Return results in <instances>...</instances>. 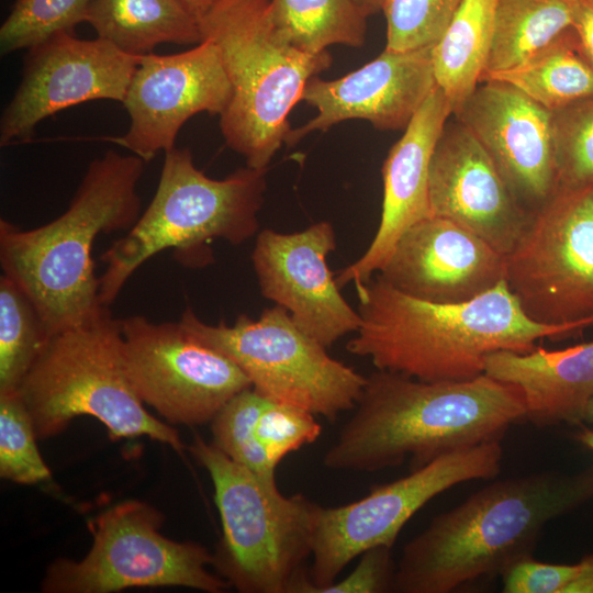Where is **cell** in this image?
<instances>
[{"label":"cell","mask_w":593,"mask_h":593,"mask_svg":"<svg viewBox=\"0 0 593 593\" xmlns=\"http://www.w3.org/2000/svg\"><path fill=\"white\" fill-rule=\"evenodd\" d=\"M86 22L121 52L144 56L159 44L198 45L199 18L180 0H92Z\"/></svg>","instance_id":"cell-23"},{"label":"cell","mask_w":593,"mask_h":593,"mask_svg":"<svg viewBox=\"0 0 593 593\" xmlns=\"http://www.w3.org/2000/svg\"><path fill=\"white\" fill-rule=\"evenodd\" d=\"M163 514L147 503L125 501L89 522L87 556L53 562L42 582L46 593H110L130 588L183 586L221 593L230 584L208 570L213 555L193 541H175L159 529Z\"/></svg>","instance_id":"cell-10"},{"label":"cell","mask_w":593,"mask_h":593,"mask_svg":"<svg viewBox=\"0 0 593 593\" xmlns=\"http://www.w3.org/2000/svg\"><path fill=\"white\" fill-rule=\"evenodd\" d=\"M428 197L432 215L455 222L503 256L514 247L532 215L482 145L454 115L432 156Z\"/></svg>","instance_id":"cell-18"},{"label":"cell","mask_w":593,"mask_h":593,"mask_svg":"<svg viewBox=\"0 0 593 593\" xmlns=\"http://www.w3.org/2000/svg\"><path fill=\"white\" fill-rule=\"evenodd\" d=\"M432 49H384L338 79L312 77L302 101L317 113L304 125L291 128L286 144L292 146L312 132L353 119L367 120L378 130H404L437 86Z\"/></svg>","instance_id":"cell-19"},{"label":"cell","mask_w":593,"mask_h":593,"mask_svg":"<svg viewBox=\"0 0 593 593\" xmlns=\"http://www.w3.org/2000/svg\"><path fill=\"white\" fill-rule=\"evenodd\" d=\"M385 0H355L362 12L369 16L382 10Z\"/></svg>","instance_id":"cell-39"},{"label":"cell","mask_w":593,"mask_h":593,"mask_svg":"<svg viewBox=\"0 0 593 593\" xmlns=\"http://www.w3.org/2000/svg\"><path fill=\"white\" fill-rule=\"evenodd\" d=\"M119 321L127 377L141 400L169 423H209L251 387L232 360L197 340L180 322L156 323L143 315Z\"/></svg>","instance_id":"cell-13"},{"label":"cell","mask_w":593,"mask_h":593,"mask_svg":"<svg viewBox=\"0 0 593 593\" xmlns=\"http://www.w3.org/2000/svg\"><path fill=\"white\" fill-rule=\"evenodd\" d=\"M575 0H499L483 81L528 60L572 26Z\"/></svg>","instance_id":"cell-25"},{"label":"cell","mask_w":593,"mask_h":593,"mask_svg":"<svg viewBox=\"0 0 593 593\" xmlns=\"http://www.w3.org/2000/svg\"><path fill=\"white\" fill-rule=\"evenodd\" d=\"M578 571L575 564H558L521 559L501 575L504 593H564Z\"/></svg>","instance_id":"cell-35"},{"label":"cell","mask_w":593,"mask_h":593,"mask_svg":"<svg viewBox=\"0 0 593 593\" xmlns=\"http://www.w3.org/2000/svg\"><path fill=\"white\" fill-rule=\"evenodd\" d=\"M269 14L279 36L309 54L366 40L368 16L355 0H270Z\"/></svg>","instance_id":"cell-27"},{"label":"cell","mask_w":593,"mask_h":593,"mask_svg":"<svg viewBox=\"0 0 593 593\" xmlns=\"http://www.w3.org/2000/svg\"><path fill=\"white\" fill-rule=\"evenodd\" d=\"M335 248L334 227L323 221L294 233L265 228L251 254L262 296L284 307L302 332L326 348L361 323L327 266Z\"/></svg>","instance_id":"cell-16"},{"label":"cell","mask_w":593,"mask_h":593,"mask_svg":"<svg viewBox=\"0 0 593 593\" xmlns=\"http://www.w3.org/2000/svg\"><path fill=\"white\" fill-rule=\"evenodd\" d=\"M572 27L583 56L593 68V0H575Z\"/></svg>","instance_id":"cell-37"},{"label":"cell","mask_w":593,"mask_h":593,"mask_svg":"<svg viewBox=\"0 0 593 593\" xmlns=\"http://www.w3.org/2000/svg\"><path fill=\"white\" fill-rule=\"evenodd\" d=\"M574 437L584 447L593 450V429L582 428L574 435Z\"/></svg>","instance_id":"cell-41"},{"label":"cell","mask_w":593,"mask_h":593,"mask_svg":"<svg viewBox=\"0 0 593 593\" xmlns=\"http://www.w3.org/2000/svg\"><path fill=\"white\" fill-rule=\"evenodd\" d=\"M321 432L313 413L270 400L256 424L257 438L276 468L288 454L314 443Z\"/></svg>","instance_id":"cell-34"},{"label":"cell","mask_w":593,"mask_h":593,"mask_svg":"<svg viewBox=\"0 0 593 593\" xmlns=\"http://www.w3.org/2000/svg\"><path fill=\"white\" fill-rule=\"evenodd\" d=\"M525 414L521 390L486 374L429 382L378 369L323 465L374 472L410 461L413 471L446 454L502 440Z\"/></svg>","instance_id":"cell-2"},{"label":"cell","mask_w":593,"mask_h":593,"mask_svg":"<svg viewBox=\"0 0 593 593\" xmlns=\"http://www.w3.org/2000/svg\"><path fill=\"white\" fill-rule=\"evenodd\" d=\"M190 451L214 488L222 538L213 567L242 593H305L311 584L318 504L303 494L286 496L266 481L194 436Z\"/></svg>","instance_id":"cell-7"},{"label":"cell","mask_w":593,"mask_h":593,"mask_svg":"<svg viewBox=\"0 0 593 593\" xmlns=\"http://www.w3.org/2000/svg\"><path fill=\"white\" fill-rule=\"evenodd\" d=\"M92 0H15L0 27V52L8 55L86 22Z\"/></svg>","instance_id":"cell-30"},{"label":"cell","mask_w":593,"mask_h":593,"mask_svg":"<svg viewBox=\"0 0 593 593\" xmlns=\"http://www.w3.org/2000/svg\"><path fill=\"white\" fill-rule=\"evenodd\" d=\"M139 60L100 37L82 40L71 32L30 47L21 82L0 118V145L30 141L40 122L69 107L123 102Z\"/></svg>","instance_id":"cell-14"},{"label":"cell","mask_w":593,"mask_h":593,"mask_svg":"<svg viewBox=\"0 0 593 593\" xmlns=\"http://www.w3.org/2000/svg\"><path fill=\"white\" fill-rule=\"evenodd\" d=\"M465 0H385V49L403 52L434 46Z\"/></svg>","instance_id":"cell-33"},{"label":"cell","mask_w":593,"mask_h":593,"mask_svg":"<svg viewBox=\"0 0 593 593\" xmlns=\"http://www.w3.org/2000/svg\"><path fill=\"white\" fill-rule=\"evenodd\" d=\"M451 115L447 98L436 86L404 128L402 137L390 148L382 166L383 201L379 227L366 251L335 277L340 289L370 280L400 236L416 222L432 215L429 166Z\"/></svg>","instance_id":"cell-21"},{"label":"cell","mask_w":593,"mask_h":593,"mask_svg":"<svg viewBox=\"0 0 593 593\" xmlns=\"http://www.w3.org/2000/svg\"><path fill=\"white\" fill-rule=\"evenodd\" d=\"M593 500V465L494 481L403 548L392 592L450 593L533 556L545 527Z\"/></svg>","instance_id":"cell-3"},{"label":"cell","mask_w":593,"mask_h":593,"mask_svg":"<svg viewBox=\"0 0 593 593\" xmlns=\"http://www.w3.org/2000/svg\"><path fill=\"white\" fill-rule=\"evenodd\" d=\"M484 374L518 388L525 418L538 427L584 422L593 399V342L560 350L489 354Z\"/></svg>","instance_id":"cell-22"},{"label":"cell","mask_w":593,"mask_h":593,"mask_svg":"<svg viewBox=\"0 0 593 593\" xmlns=\"http://www.w3.org/2000/svg\"><path fill=\"white\" fill-rule=\"evenodd\" d=\"M478 139L529 212L558 190L552 113L501 80H484L452 114Z\"/></svg>","instance_id":"cell-17"},{"label":"cell","mask_w":593,"mask_h":593,"mask_svg":"<svg viewBox=\"0 0 593 593\" xmlns=\"http://www.w3.org/2000/svg\"><path fill=\"white\" fill-rule=\"evenodd\" d=\"M179 322L197 340L232 360L264 398L331 422L354 410L367 381L331 357L277 304L264 310L258 320L240 314L233 325L206 324L190 307Z\"/></svg>","instance_id":"cell-9"},{"label":"cell","mask_w":593,"mask_h":593,"mask_svg":"<svg viewBox=\"0 0 593 593\" xmlns=\"http://www.w3.org/2000/svg\"><path fill=\"white\" fill-rule=\"evenodd\" d=\"M504 281L547 325L593 318V186L558 188L504 256Z\"/></svg>","instance_id":"cell-12"},{"label":"cell","mask_w":593,"mask_h":593,"mask_svg":"<svg viewBox=\"0 0 593 593\" xmlns=\"http://www.w3.org/2000/svg\"><path fill=\"white\" fill-rule=\"evenodd\" d=\"M145 161L107 150L93 159L68 206L31 230L0 220V265L32 301L51 336L109 307L100 302L92 247L100 234L128 231L141 215L137 184Z\"/></svg>","instance_id":"cell-4"},{"label":"cell","mask_w":593,"mask_h":593,"mask_svg":"<svg viewBox=\"0 0 593 593\" xmlns=\"http://www.w3.org/2000/svg\"><path fill=\"white\" fill-rule=\"evenodd\" d=\"M251 387L234 395L211 421L212 444L259 478L276 481V467L256 435L258 417L268 403Z\"/></svg>","instance_id":"cell-29"},{"label":"cell","mask_w":593,"mask_h":593,"mask_svg":"<svg viewBox=\"0 0 593 593\" xmlns=\"http://www.w3.org/2000/svg\"><path fill=\"white\" fill-rule=\"evenodd\" d=\"M270 0H217L200 14L203 40L219 48L232 97L220 115L226 145L246 166L267 169L291 131L288 115L307 81L327 69L332 56L302 52L276 32Z\"/></svg>","instance_id":"cell-6"},{"label":"cell","mask_w":593,"mask_h":593,"mask_svg":"<svg viewBox=\"0 0 593 593\" xmlns=\"http://www.w3.org/2000/svg\"><path fill=\"white\" fill-rule=\"evenodd\" d=\"M491 79L510 83L551 112L593 97V68L572 26L525 63L484 80Z\"/></svg>","instance_id":"cell-26"},{"label":"cell","mask_w":593,"mask_h":593,"mask_svg":"<svg viewBox=\"0 0 593 593\" xmlns=\"http://www.w3.org/2000/svg\"><path fill=\"white\" fill-rule=\"evenodd\" d=\"M18 392L37 439L90 415L113 440L146 436L179 452L184 449L177 430L149 414L134 390L123 362L120 321L110 310L52 336Z\"/></svg>","instance_id":"cell-8"},{"label":"cell","mask_w":593,"mask_h":593,"mask_svg":"<svg viewBox=\"0 0 593 593\" xmlns=\"http://www.w3.org/2000/svg\"><path fill=\"white\" fill-rule=\"evenodd\" d=\"M29 411L18 391L0 393V475L19 484L51 479Z\"/></svg>","instance_id":"cell-31"},{"label":"cell","mask_w":593,"mask_h":593,"mask_svg":"<svg viewBox=\"0 0 593 593\" xmlns=\"http://www.w3.org/2000/svg\"><path fill=\"white\" fill-rule=\"evenodd\" d=\"M52 338L35 305L7 276L0 278V393L18 391Z\"/></svg>","instance_id":"cell-28"},{"label":"cell","mask_w":593,"mask_h":593,"mask_svg":"<svg viewBox=\"0 0 593 593\" xmlns=\"http://www.w3.org/2000/svg\"><path fill=\"white\" fill-rule=\"evenodd\" d=\"M186 7H188L197 16L206 11L217 0H180Z\"/></svg>","instance_id":"cell-40"},{"label":"cell","mask_w":593,"mask_h":593,"mask_svg":"<svg viewBox=\"0 0 593 593\" xmlns=\"http://www.w3.org/2000/svg\"><path fill=\"white\" fill-rule=\"evenodd\" d=\"M584 422L593 424V399L588 404Z\"/></svg>","instance_id":"cell-42"},{"label":"cell","mask_w":593,"mask_h":593,"mask_svg":"<svg viewBox=\"0 0 593 593\" xmlns=\"http://www.w3.org/2000/svg\"><path fill=\"white\" fill-rule=\"evenodd\" d=\"M359 557L358 564L345 579L334 581L318 593L392 592L396 571L392 547H372Z\"/></svg>","instance_id":"cell-36"},{"label":"cell","mask_w":593,"mask_h":593,"mask_svg":"<svg viewBox=\"0 0 593 593\" xmlns=\"http://www.w3.org/2000/svg\"><path fill=\"white\" fill-rule=\"evenodd\" d=\"M377 273L413 298L459 303L504 281V256L455 222L430 215L400 236Z\"/></svg>","instance_id":"cell-20"},{"label":"cell","mask_w":593,"mask_h":593,"mask_svg":"<svg viewBox=\"0 0 593 593\" xmlns=\"http://www.w3.org/2000/svg\"><path fill=\"white\" fill-rule=\"evenodd\" d=\"M361 317L347 350L379 370L422 381H467L484 374L494 351L525 354L544 338H564L593 326V318L547 325L530 320L502 281L459 303H436L404 294L378 273L356 286Z\"/></svg>","instance_id":"cell-1"},{"label":"cell","mask_w":593,"mask_h":593,"mask_svg":"<svg viewBox=\"0 0 593 593\" xmlns=\"http://www.w3.org/2000/svg\"><path fill=\"white\" fill-rule=\"evenodd\" d=\"M156 192L126 235L101 256L99 298L109 307L131 276L149 258L174 248L187 266L212 260L209 244L223 239L240 245L258 231L257 214L266 190L267 169L246 166L224 179L198 169L188 148L164 153Z\"/></svg>","instance_id":"cell-5"},{"label":"cell","mask_w":593,"mask_h":593,"mask_svg":"<svg viewBox=\"0 0 593 593\" xmlns=\"http://www.w3.org/2000/svg\"><path fill=\"white\" fill-rule=\"evenodd\" d=\"M497 1L465 0L433 46L436 83L447 98L452 114L482 80L492 44Z\"/></svg>","instance_id":"cell-24"},{"label":"cell","mask_w":593,"mask_h":593,"mask_svg":"<svg viewBox=\"0 0 593 593\" xmlns=\"http://www.w3.org/2000/svg\"><path fill=\"white\" fill-rule=\"evenodd\" d=\"M502 460L501 440L488 441L440 456L403 478L373 488L355 502L336 507L320 505L306 593H318L336 581L366 550L393 547L404 525L435 496L460 483L495 478Z\"/></svg>","instance_id":"cell-11"},{"label":"cell","mask_w":593,"mask_h":593,"mask_svg":"<svg viewBox=\"0 0 593 593\" xmlns=\"http://www.w3.org/2000/svg\"><path fill=\"white\" fill-rule=\"evenodd\" d=\"M564 593H593V552L578 562V571Z\"/></svg>","instance_id":"cell-38"},{"label":"cell","mask_w":593,"mask_h":593,"mask_svg":"<svg viewBox=\"0 0 593 593\" xmlns=\"http://www.w3.org/2000/svg\"><path fill=\"white\" fill-rule=\"evenodd\" d=\"M231 97L220 51L210 40L177 54L141 56L122 102L130 127L109 139L148 163L175 147L189 119L201 112L221 115Z\"/></svg>","instance_id":"cell-15"},{"label":"cell","mask_w":593,"mask_h":593,"mask_svg":"<svg viewBox=\"0 0 593 593\" xmlns=\"http://www.w3.org/2000/svg\"><path fill=\"white\" fill-rule=\"evenodd\" d=\"M551 113L559 188L593 186V97Z\"/></svg>","instance_id":"cell-32"}]
</instances>
